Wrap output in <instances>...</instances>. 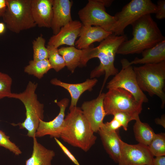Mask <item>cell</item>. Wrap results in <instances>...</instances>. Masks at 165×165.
Segmentation results:
<instances>
[{
    "mask_svg": "<svg viewBox=\"0 0 165 165\" xmlns=\"http://www.w3.org/2000/svg\"><path fill=\"white\" fill-rule=\"evenodd\" d=\"M105 94L100 92L96 98L84 102L80 108L94 133L98 132L104 123L103 119L106 116L103 105Z\"/></svg>",
    "mask_w": 165,
    "mask_h": 165,
    "instance_id": "cell-12",
    "label": "cell"
},
{
    "mask_svg": "<svg viewBox=\"0 0 165 165\" xmlns=\"http://www.w3.org/2000/svg\"><path fill=\"white\" fill-rule=\"evenodd\" d=\"M153 156L148 146L129 144L121 140L118 165H153Z\"/></svg>",
    "mask_w": 165,
    "mask_h": 165,
    "instance_id": "cell-11",
    "label": "cell"
},
{
    "mask_svg": "<svg viewBox=\"0 0 165 165\" xmlns=\"http://www.w3.org/2000/svg\"><path fill=\"white\" fill-rule=\"evenodd\" d=\"M69 102L67 98H64L56 102L60 108V112L57 116L53 120L45 122L40 120L39 124L35 134V137L40 138L49 135L51 138H59L64 127L66 109Z\"/></svg>",
    "mask_w": 165,
    "mask_h": 165,
    "instance_id": "cell-13",
    "label": "cell"
},
{
    "mask_svg": "<svg viewBox=\"0 0 165 165\" xmlns=\"http://www.w3.org/2000/svg\"><path fill=\"white\" fill-rule=\"evenodd\" d=\"M112 33L98 26L82 25L79 36L75 46L79 49L89 48L95 42H101Z\"/></svg>",
    "mask_w": 165,
    "mask_h": 165,
    "instance_id": "cell-17",
    "label": "cell"
},
{
    "mask_svg": "<svg viewBox=\"0 0 165 165\" xmlns=\"http://www.w3.org/2000/svg\"><path fill=\"white\" fill-rule=\"evenodd\" d=\"M52 68L48 59L38 61L32 60L30 61L29 64L24 68V71L29 75L40 79Z\"/></svg>",
    "mask_w": 165,
    "mask_h": 165,
    "instance_id": "cell-24",
    "label": "cell"
},
{
    "mask_svg": "<svg viewBox=\"0 0 165 165\" xmlns=\"http://www.w3.org/2000/svg\"><path fill=\"white\" fill-rule=\"evenodd\" d=\"M0 146L9 150L16 155H19L22 152L19 148L9 139V137L7 136L4 132L0 130Z\"/></svg>",
    "mask_w": 165,
    "mask_h": 165,
    "instance_id": "cell-29",
    "label": "cell"
},
{
    "mask_svg": "<svg viewBox=\"0 0 165 165\" xmlns=\"http://www.w3.org/2000/svg\"><path fill=\"white\" fill-rule=\"evenodd\" d=\"M137 82L143 92L152 97L158 96L161 101V108L165 105V61L156 63L134 66Z\"/></svg>",
    "mask_w": 165,
    "mask_h": 165,
    "instance_id": "cell-4",
    "label": "cell"
},
{
    "mask_svg": "<svg viewBox=\"0 0 165 165\" xmlns=\"http://www.w3.org/2000/svg\"><path fill=\"white\" fill-rule=\"evenodd\" d=\"M31 0H7V7L2 16L6 27L15 33L36 26L32 15Z\"/></svg>",
    "mask_w": 165,
    "mask_h": 165,
    "instance_id": "cell-7",
    "label": "cell"
},
{
    "mask_svg": "<svg viewBox=\"0 0 165 165\" xmlns=\"http://www.w3.org/2000/svg\"><path fill=\"white\" fill-rule=\"evenodd\" d=\"M73 2L69 0H52L53 17L51 28L53 35L72 20L71 9Z\"/></svg>",
    "mask_w": 165,
    "mask_h": 165,
    "instance_id": "cell-15",
    "label": "cell"
},
{
    "mask_svg": "<svg viewBox=\"0 0 165 165\" xmlns=\"http://www.w3.org/2000/svg\"><path fill=\"white\" fill-rule=\"evenodd\" d=\"M135 120L133 130L135 139L139 143L148 146L156 134L148 124L141 121L139 116Z\"/></svg>",
    "mask_w": 165,
    "mask_h": 165,
    "instance_id": "cell-23",
    "label": "cell"
},
{
    "mask_svg": "<svg viewBox=\"0 0 165 165\" xmlns=\"http://www.w3.org/2000/svg\"><path fill=\"white\" fill-rule=\"evenodd\" d=\"M142 57H136L129 62L126 59L121 61V64L131 65L133 64H156L165 61V40L158 43L154 46L146 49L141 53Z\"/></svg>",
    "mask_w": 165,
    "mask_h": 165,
    "instance_id": "cell-18",
    "label": "cell"
},
{
    "mask_svg": "<svg viewBox=\"0 0 165 165\" xmlns=\"http://www.w3.org/2000/svg\"><path fill=\"white\" fill-rule=\"evenodd\" d=\"M128 40L127 35H116L112 33L101 42L95 47H90L84 49L86 61L94 58L99 59V65L93 70L90 74V79L99 77L105 74V77L100 91L101 92L108 77L115 75L119 71L114 65L115 56L121 44Z\"/></svg>",
    "mask_w": 165,
    "mask_h": 165,
    "instance_id": "cell-2",
    "label": "cell"
},
{
    "mask_svg": "<svg viewBox=\"0 0 165 165\" xmlns=\"http://www.w3.org/2000/svg\"><path fill=\"white\" fill-rule=\"evenodd\" d=\"M156 11V5L150 0H132L114 16L116 21L110 32L116 35H123L129 25L144 15L155 14Z\"/></svg>",
    "mask_w": 165,
    "mask_h": 165,
    "instance_id": "cell-6",
    "label": "cell"
},
{
    "mask_svg": "<svg viewBox=\"0 0 165 165\" xmlns=\"http://www.w3.org/2000/svg\"><path fill=\"white\" fill-rule=\"evenodd\" d=\"M46 48L49 53L48 60L52 68L56 72L59 71L66 66L64 58L59 54L58 48L49 45Z\"/></svg>",
    "mask_w": 165,
    "mask_h": 165,
    "instance_id": "cell-27",
    "label": "cell"
},
{
    "mask_svg": "<svg viewBox=\"0 0 165 165\" xmlns=\"http://www.w3.org/2000/svg\"><path fill=\"white\" fill-rule=\"evenodd\" d=\"M57 144L62 151L71 161L75 165H80L78 161L68 149L64 146L57 138H54Z\"/></svg>",
    "mask_w": 165,
    "mask_h": 165,
    "instance_id": "cell-32",
    "label": "cell"
},
{
    "mask_svg": "<svg viewBox=\"0 0 165 165\" xmlns=\"http://www.w3.org/2000/svg\"><path fill=\"white\" fill-rule=\"evenodd\" d=\"M133 38L123 42L116 54L126 55L140 53L165 40L151 14L142 16L132 23Z\"/></svg>",
    "mask_w": 165,
    "mask_h": 165,
    "instance_id": "cell-1",
    "label": "cell"
},
{
    "mask_svg": "<svg viewBox=\"0 0 165 165\" xmlns=\"http://www.w3.org/2000/svg\"><path fill=\"white\" fill-rule=\"evenodd\" d=\"M34 20L39 27L51 28L53 17L52 0H31Z\"/></svg>",
    "mask_w": 165,
    "mask_h": 165,
    "instance_id": "cell-16",
    "label": "cell"
},
{
    "mask_svg": "<svg viewBox=\"0 0 165 165\" xmlns=\"http://www.w3.org/2000/svg\"><path fill=\"white\" fill-rule=\"evenodd\" d=\"M33 138L32 154L26 161L25 165H52V160L55 155L54 151L47 148L38 143L36 137Z\"/></svg>",
    "mask_w": 165,
    "mask_h": 165,
    "instance_id": "cell-22",
    "label": "cell"
},
{
    "mask_svg": "<svg viewBox=\"0 0 165 165\" xmlns=\"http://www.w3.org/2000/svg\"><path fill=\"white\" fill-rule=\"evenodd\" d=\"M119 72L114 75L107 83L106 88L109 89H123L131 94L138 101L147 102L148 100L141 90L138 84L133 67L131 65L122 64Z\"/></svg>",
    "mask_w": 165,
    "mask_h": 165,
    "instance_id": "cell-10",
    "label": "cell"
},
{
    "mask_svg": "<svg viewBox=\"0 0 165 165\" xmlns=\"http://www.w3.org/2000/svg\"><path fill=\"white\" fill-rule=\"evenodd\" d=\"M153 165H165V156H155L152 161Z\"/></svg>",
    "mask_w": 165,
    "mask_h": 165,
    "instance_id": "cell-34",
    "label": "cell"
},
{
    "mask_svg": "<svg viewBox=\"0 0 165 165\" xmlns=\"http://www.w3.org/2000/svg\"><path fill=\"white\" fill-rule=\"evenodd\" d=\"M157 11L155 13L156 19L162 20L165 18V0H159L157 2Z\"/></svg>",
    "mask_w": 165,
    "mask_h": 165,
    "instance_id": "cell-33",
    "label": "cell"
},
{
    "mask_svg": "<svg viewBox=\"0 0 165 165\" xmlns=\"http://www.w3.org/2000/svg\"><path fill=\"white\" fill-rule=\"evenodd\" d=\"M156 124L161 125L163 127H165V116L164 114L160 118H157L155 119Z\"/></svg>",
    "mask_w": 165,
    "mask_h": 165,
    "instance_id": "cell-36",
    "label": "cell"
},
{
    "mask_svg": "<svg viewBox=\"0 0 165 165\" xmlns=\"http://www.w3.org/2000/svg\"><path fill=\"white\" fill-rule=\"evenodd\" d=\"M59 54L64 58L65 66L72 73L78 67L86 66L84 59V50L79 49L74 46L63 47L58 49Z\"/></svg>",
    "mask_w": 165,
    "mask_h": 165,
    "instance_id": "cell-21",
    "label": "cell"
},
{
    "mask_svg": "<svg viewBox=\"0 0 165 165\" xmlns=\"http://www.w3.org/2000/svg\"><path fill=\"white\" fill-rule=\"evenodd\" d=\"M78 15L82 25L100 27L109 32L116 21L114 16L106 12L100 0H88L86 6L79 11Z\"/></svg>",
    "mask_w": 165,
    "mask_h": 165,
    "instance_id": "cell-9",
    "label": "cell"
},
{
    "mask_svg": "<svg viewBox=\"0 0 165 165\" xmlns=\"http://www.w3.org/2000/svg\"><path fill=\"white\" fill-rule=\"evenodd\" d=\"M103 147L110 157L118 163L120 154L121 139L116 131L109 132L100 129L98 132Z\"/></svg>",
    "mask_w": 165,
    "mask_h": 165,
    "instance_id": "cell-20",
    "label": "cell"
},
{
    "mask_svg": "<svg viewBox=\"0 0 165 165\" xmlns=\"http://www.w3.org/2000/svg\"><path fill=\"white\" fill-rule=\"evenodd\" d=\"M143 103L137 101L133 95L122 88L109 89L105 94L103 105L106 115L123 111L136 117L142 109Z\"/></svg>",
    "mask_w": 165,
    "mask_h": 165,
    "instance_id": "cell-8",
    "label": "cell"
},
{
    "mask_svg": "<svg viewBox=\"0 0 165 165\" xmlns=\"http://www.w3.org/2000/svg\"><path fill=\"white\" fill-rule=\"evenodd\" d=\"M98 82L95 78L87 79L83 82L71 84L64 82L54 78L50 80L51 84L61 86L66 90L69 93L71 98L69 108L76 106L79 99L84 92L91 91Z\"/></svg>",
    "mask_w": 165,
    "mask_h": 165,
    "instance_id": "cell-19",
    "label": "cell"
},
{
    "mask_svg": "<svg viewBox=\"0 0 165 165\" xmlns=\"http://www.w3.org/2000/svg\"><path fill=\"white\" fill-rule=\"evenodd\" d=\"M69 110L60 138L72 146L87 152L95 144L97 137L80 108L76 106Z\"/></svg>",
    "mask_w": 165,
    "mask_h": 165,
    "instance_id": "cell-3",
    "label": "cell"
},
{
    "mask_svg": "<svg viewBox=\"0 0 165 165\" xmlns=\"http://www.w3.org/2000/svg\"><path fill=\"white\" fill-rule=\"evenodd\" d=\"M12 80L8 74L0 72V99L9 98L11 91Z\"/></svg>",
    "mask_w": 165,
    "mask_h": 165,
    "instance_id": "cell-28",
    "label": "cell"
},
{
    "mask_svg": "<svg viewBox=\"0 0 165 165\" xmlns=\"http://www.w3.org/2000/svg\"><path fill=\"white\" fill-rule=\"evenodd\" d=\"M46 40L42 36H38L32 42L33 60L35 61L48 59V50L45 47Z\"/></svg>",
    "mask_w": 165,
    "mask_h": 165,
    "instance_id": "cell-25",
    "label": "cell"
},
{
    "mask_svg": "<svg viewBox=\"0 0 165 165\" xmlns=\"http://www.w3.org/2000/svg\"><path fill=\"white\" fill-rule=\"evenodd\" d=\"M82 25L79 20H72L62 27L57 34L51 36L47 45L57 48L64 45L74 46Z\"/></svg>",
    "mask_w": 165,
    "mask_h": 165,
    "instance_id": "cell-14",
    "label": "cell"
},
{
    "mask_svg": "<svg viewBox=\"0 0 165 165\" xmlns=\"http://www.w3.org/2000/svg\"><path fill=\"white\" fill-rule=\"evenodd\" d=\"M148 146L150 151L153 156H165V133L156 134Z\"/></svg>",
    "mask_w": 165,
    "mask_h": 165,
    "instance_id": "cell-26",
    "label": "cell"
},
{
    "mask_svg": "<svg viewBox=\"0 0 165 165\" xmlns=\"http://www.w3.org/2000/svg\"><path fill=\"white\" fill-rule=\"evenodd\" d=\"M7 7V0H0V17L3 16Z\"/></svg>",
    "mask_w": 165,
    "mask_h": 165,
    "instance_id": "cell-35",
    "label": "cell"
},
{
    "mask_svg": "<svg viewBox=\"0 0 165 165\" xmlns=\"http://www.w3.org/2000/svg\"><path fill=\"white\" fill-rule=\"evenodd\" d=\"M112 115L113 116V118L119 122L124 130L126 131L127 130L129 122L132 120H135L138 116L135 117L129 113L123 111L117 112Z\"/></svg>",
    "mask_w": 165,
    "mask_h": 165,
    "instance_id": "cell-30",
    "label": "cell"
},
{
    "mask_svg": "<svg viewBox=\"0 0 165 165\" xmlns=\"http://www.w3.org/2000/svg\"><path fill=\"white\" fill-rule=\"evenodd\" d=\"M6 26L3 22H0V35L4 33L6 29Z\"/></svg>",
    "mask_w": 165,
    "mask_h": 165,
    "instance_id": "cell-38",
    "label": "cell"
},
{
    "mask_svg": "<svg viewBox=\"0 0 165 165\" xmlns=\"http://www.w3.org/2000/svg\"><path fill=\"white\" fill-rule=\"evenodd\" d=\"M122 127L119 122L114 118L109 122L104 123L100 129L109 132L116 131Z\"/></svg>",
    "mask_w": 165,
    "mask_h": 165,
    "instance_id": "cell-31",
    "label": "cell"
},
{
    "mask_svg": "<svg viewBox=\"0 0 165 165\" xmlns=\"http://www.w3.org/2000/svg\"><path fill=\"white\" fill-rule=\"evenodd\" d=\"M100 1L104 4L105 7L110 6L114 1L112 0H100Z\"/></svg>",
    "mask_w": 165,
    "mask_h": 165,
    "instance_id": "cell-37",
    "label": "cell"
},
{
    "mask_svg": "<svg viewBox=\"0 0 165 165\" xmlns=\"http://www.w3.org/2000/svg\"><path fill=\"white\" fill-rule=\"evenodd\" d=\"M38 84L30 81L25 90L20 93H12L9 98L20 100L26 109V118L19 125L21 128L28 131L27 135L32 138L35 134L39 124L40 120L44 118V105L38 100L35 93Z\"/></svg>",
    "mask_w": 165,
    "mask_h": 165,
    "instance_id": "cell-5",
    "label": "cell"
}]
</instances>
